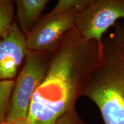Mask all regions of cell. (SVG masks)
<instances>
[{"label": "cell", "instance_id": "2", "mask_svg": "<svg viewBox=\"0 0 124 124\" xmlns=\"http://www.w3.org/2000/svg\"><path fill=\"white\" fill-rule=\"evenodd\" d=\"M83 97L95 103L104 124H124V20L103 38L101 61Z\"/></svg>", "mask_w": 124, "mask_h": 124}, {"label": "cell", "instance_id": "6", "mask_svg": "<svg viewBox=\"0 0 124 124\" xmlns=\"http://www.w3.org/2000/svg\"><path fill=\"white\" fill-rule=\"evenodd\" d=\"M28 51L25 36L13 23L0 38V81L14 80Z\"/></svg>", "mask_w": 124, "mask_h": 124}, {"label": "cell", "instance_id": "7", "mask_svg": "<svg viewBox=\"0 0 124 124\" xmlns=\"http://www.w3.org/2000/svg\"><path fill=\"white\" fill-rule=\"evenodd\" d=\"M14 2L17 8L19 28L26 36L40 19V16L49 1L16 0Z\"/></svg>", "mask_w": 124, "mask_h": 124}, {"label": "cell", "instance_id": "12", "mask_svg": "<svg viewBox=\"0 0 124 124\" xmlns=\"http://www.w3.org/2000/svg\"><path fill=\"white\" fill-rule=\"evenodd\" d=\"M2 124H30V122L27 118H24L16 119L10 121H5Z\"/></svg>", "mask_w": 124, "mask_h": 124}, {"label": "cell", "instance_id": "9", "mask_svg": "<svg viewBox=\"0 0 124 124\" xmlns=\"http://www.w3.org/2000/svg\"><path fill=\"white\" fill-rule=\"evenodd\" d=\"M15 2L0 0V38L7 33L13 24Z\"/></svg>", "mask_w": 124, "mask_h": 124}, {"label": "cell", "instance_id": "3", "mask_svg": "<svg viewBox=\"0 0 124 124\" xmlns=\"http://www.w3.org/2000/svg\"><path fill=\"white\" fill-rule=\"evenodd\" d=\"M50 54L29 51L15 80L5 121L27 118L33 96L44 79Z\"/></svg>", "mask_w": 124, "mask_h": 124}, {"label": "cell", "instance_id": "4", "mask_svg": "<svg viewBox=\"0 0 124 124\" xmlns=\"http://www.w3.org/2000/svg\"><path fill=\"white\" fill-rule=\"evenodd\" d=\"M124 20V0H91L78 13L75 28L86 40L102 46L103 35L118 21Z\"/></svg>", "mask_w": 124, "mask_h": 124}, {"label": "cell", "instance_id": "1", "mask_svg": "<svg viewBox=\"0 0 124 124\" xmlns=\"http://www.w3.org/2000/svg\"><path fill=\"white\" fill-rule=\"evenodd\" d=\"M102 55V46L97 41L85 40L75 27L70 30L50 53L46 75L31 101L30 124H55L75 109Z\"/></svg>", "mask_w": 124, "mask_h": 124}, {"label": "cell", "instance_id": "10", "mask_svg": "<svg viewBox=\"0 0 124 124\" xmlns=\"http://www.w3.org/2000/svg\"><path fill=\"white\" fill-rule=\"evenodd\" d=\"M91 0H59L51 13L60 14L79 12L83 10Z\"/></svg>", "mask_w": 124, "mask_h": 124}, {"label": "cell", "instance_id": "5", "mask_svg": "<svg viewBox=\"0 0 124 124\" xmlns=\"http://www.w3.org/2000/svg\"><path fill=\"white\" fill-rule=\"evenodd\" d=\"M79 12L49 13L40 18L26 36L29 51L52 53L58 47L64 35L75 27Z\"/></svg>", "mask_w": 124, "mask_h": 124}, {"label": "cell", "instance_id": "11", "mask_svg": "<svg viewBox=\"0 0 124 124\" xmlns=\"http://www.w3.org/2000/svg\"><path fill=\"white\" fill-rule=\"evenodd\" d=\"M55 124H88L79 116L76 108L61 116Z\"/></svg>", "mask_w": 124, "mask_h": 124}, {"label": "cell", "instance_id": "8", "mask_svg": "<svg viewBox=\"0 0 124 124\" xmlns=\"http://www.w3.org/2000/svg\"><path fill=\"white\" fill-rule=\"evenodd\" d=\"M15 82V80L0 81V124L7 118Z\"/></svg>", "mask_w": 124, "mask_h": 124}]
</instances>
